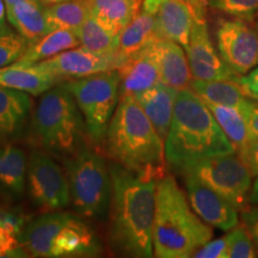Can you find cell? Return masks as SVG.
<instances>
[{
    "label": "cell",
    "instance_id": "cell-1",
    "mask_svg": "<svg viewBox=\"0 0 258 258\" xmlns=\"http://www.w3.org/2000/svg\"><path fill=\"white\" fill-rule=\"evenodd\" d=\"M111 176L110 239L131 257H152L156 179L145 178L121 164L109 165Z\"/></svg>",
    "mask_w": 258,
    "mask_h": 258
},
{
    "label": "cell",
    "instance_id": "cell-2",
    "mask_svg": "<svg viewBox=\"0 0 258 258\" xmlns=\"http://www.w3.org/2000/svg\"><path fill=\"white\" fill-rule=\"evenodd\" d=\"M234 152L206 102L191 88L180 90L165 140L166 163L183 173L203 159Z\"/></svg>",
    "mask_w": 258,
    "mask_h": 258
},
{
    "label": "cell",
    "instance_id": "cell-3",
    "mask_svg": "<svg viewBox=\"0 0 258 258\" xmlns=\"http://www.w3.org/2000/svg\"><path fill=\"white\" fill-rule=\"evenodd\" d=\"M104 141L110 158L125 169L156 180L166 176L165 141L134 96L120 97Z\"/></svg>",
    "mask_w": 258,
    "mask_h": 258
},
{
    "label": "cell",
    "instance_id": "cell-4",
    "mask_svg": "<svg viewBox=\"0 0 258 258\" xmlns=\"http://www.w3.org/2000/svg\"><path fill=\"white\" fill-rule=\"evenodd\" d=\"M212 238V226L196 214L176 179L166 175L158 180L153 219L154 256L194 257Z\"/></svg>",
    "mask_w": 258,
    "mask_h": 258
},
{
    "label": "cell",
    "instance_id": "cell-5",
    "mask_svg": "<svg viewBox=\"0 0 258 258\" xmlns=\"http://www.w3.org/2000/svg\"><path fill=\"white\" fill-rule=\"evenodd\" d=\"M21 244L32 257H92L101 252L90 226L69 212H44L24 225Z\"/></svg>",
    "mask_w": 258,
    "mask_h": 258
},
{
    "label": "cell",
    "instance_id": "cell-6",
    "mask_svg": "<svg viewBox=\"0 0 258 258\" xmlns=\"http://www.w3.org/2000/svg\"><path fill=\"white\" fill-rule=\"evenodd\" d=\"M31 141L49 154L66 158L84 145V116L70 90L55 85L43 93L30 124Z\"/></svg>",
    "mask_w": 258,
    "mask_h": 258
},
{
    "label": "cell",
    "instance_id": "cell-7",
    "mask_svg": "<svg viewBox=\"0 0 258 258\" xmlns=\"http://www.w3.org/2000/svg\"><path fill=\"white\" fill-rule=\"evenodd\" d=\"M71 205L80 217L103 219L111 203L110 169L102 154L83 145L64 158Z\"/></svg>",
    "mask_w": 258,
    "mask_h": 258
},
{
    "label": "cell",
    "instance_id": "cell-8",
    "mask_svg": "<svg viewBox=\"0 0 258 258\" xmlns=\"http://www.w3.org/2000/svg\"><path fill=\"white\" fill-rule=\"evenodd\" d=\"M72 93L85 121L92 143L102 144L121 97L117 70H109L63 84Z\"/></svg>",
    "mask_w": 258,
    "mask_h": 258
},
{
    "label": "cell",
    "instance_id": "cell-9",
    "mask_svg": "<svg viewBox=\"0 0 258 258\" xmlns=\"http://www.w3.org/2000/svg\"><path fill=\"white\" fill-rule=\"evenodd\" d=\"M241 212L251 206L252 175L237 152L203 159L184 171Z\"/></svg>",
    "mask_w": 258,
    "mask_h": 258
},
{
    "label": "cell",
    "instance_id": "cell-10",
    "mask_svg": "<svg viewBox=\"0 0 258 258\" xmlns=\"http://www.w3.org/2000/svg\"><path fill=\"white\" fill-rule=\"evenodd\" d=\"M27 186L32 205L41 211H59L71 205L67 173L46 151L36 148L29 157Z\"/></svg>",
    "mask_w": 258,
    "mask_h": 258
},
{
    "label": "cell",
    "instance_id": "cell-11",
    "mask_svg": "<svg viewBox=\"0 0 258 258\" xmlns=\"http://www.w3.org/2000/svg\"><path fill=\"white\" fill-rule=\"evenodd\" d=\"M221 59L237 74H245L258 66V31L250 21L222 19L217 32Z\"/></svg>",
    "mask_w": 258,
    "mask_h": 258
},
{
    "label": "cell",
    "instance_id": "cell-12",
    "mask_svg": "<svg viewBox=\"0 0 258 258\" xmlns=\"http://www.w3.org/2000/svg\"><path fill=\"white\" fill-rule=\"evenodd\" d=\"M185 50L192 79L240 80L239 74L234 73L218 55L209 38L206 21H195Z\"/></svg>",
    "mask_w": 258,
    "mask_h": 258
},
{
    "label": "cell",
    "instance_id": "cell-13",
    "mask_svg": "<svg viewBox=\"0 0 258 258\" xmlns=\"http://www.w3.org/2000/svg\"><path fill=\"white\" fill-rule=\"evenodd\" d=\"M184 176L190 205L203 221L222 231H230L239 224V211L227 200L191 175Z\"/></svg>",
    "mask_w": 258,
    "mask_h": 258
},
{
    "label": "cell",
    "instance_id": "cell-14",
    "mask_svg": "<svg viewBox=\"0 0 258 258\" xmlns=\"http://www.w3.org/2000/svg\"><path fill=\"white\" fill-rule=\"evenodd\" d=\"M61 80L78 79L109 70H116V62L108 57L97 55L85 47L64 50L50 59L34 64Z\"/></svg>",
    "mask_w": 258,
    "mask_h": 258
},
{
    "label": "cell",
    "instance_id": "cell-15",
    "mask_svg": "<svg viewBox=\"0 0 258 258\" xmlns=\"http://www.w3.org/2000/svg\"><path fill=\"white\" fill-rule=\"evenodd\" d=\"M195 21V11L184 0H165L156 12V34L186 48Z\"/></svg>",
    "mask_w": 258,
    "mask_h": 258
},
{
    "label": "cell",
    "instance_id": "cell-16",
    "mask_svg": "<svg viewBox=\"0 0 258 258\" xmlns=\"http://www.w3.org/2000/svg\"><path fill=\"white\" fill-rule=\"evenodd\" d=\"M31 109L29 93L0 85V146L23 134Z\"/></svg>",
    "mask_w": 258,
    "mask_h": 258
},
{
    "label": "cell",
    "instance_id": "cell-17",
    "mask_svg": "<svg viewBox=\"0 0 258 258\" xmlns=\"http://www.w3.org/2000/svg\"><path fill=\"white\" fill-rule=\"evenodd\" d=\"M151 47L159 67L160 82L179 91L190 88L192 77L188 56L182 46L173 41L157 37Z\"/></svg>",
    "mask_w": 258,
    "mask_h": 258
},
{
    "label": "cell",
    "instance_id": "cell-18",
    "mask_svg": "<svg viewBox=\"0 0 258 258\" xmlns=\"http://www.w3.org/2000/svg\"><path fill=\"white\" fill-rule=\"evenodd\" d=\"M178 93L179 90L160 82L134 95V98L164 141L169 134Z\"/></svg>",
    "mask_w": 258,
    "mask_h": 258
},
{
    "label": "cell",
    "instance_id": "cell-19",
    "mask_svg": "<svg viewBox=\"0 0 258 258\" xmlns=\"http://www.w3.org/2000/svg\"><path fill=\"white\" fill-rule=\"evenodd\" d=\"M117 71L121 78V96H134L160 83L159 67L151 46L122 63Z\"/></svg>",
    "mask_w": 258,
    "mask_h": 258
},
{
    "label": "cell",
    "instance_id": "cell-20",
    "mask_svg": "<svg viewBox=\"0 0 258 258\" xmlns=\"http://www.w3.org/2000/svg\"><path fill=\"white\" fill-rule=\"evenodd\" d=\"M29 159L15 143L0 146V192L12 200L24 195L28 183Z\"/></svg>",
    "mask_w": 258,
    "mask_h": 258
},
{
    "label": "cell",
    "instance_id": "cell-21",
    "mask_svg": "<svg viewBox=\"0 0 258 258\" xmlns=\"http://www.w3.org/2000/svg\"><path fill=\"white\" fill-rule=\"evenodd\" d=\"M9 23L29 44L49 34L51 30L46 15V5L42 2H18L6 6Z\"/></svg>",
    "mask_w": 258,
    "mask_h": 258
},
{
    "label": "cell",
    "instance_id": "cell-22",
    "mask_svg": "<svg viewBox=\"0 0 258 258\" xmlns=\"http://www.w3.org/2000/svg\"><path fill=\"white\" fill-rule=\"evenodd\" d=\"M157 37L156 15L143 10L120 35L116 54V70L131 57L150 47Z\"/></svg>",
    "mask_w": 258,
    "mask_h": 258
},
{
    "label": "cell",
    "instance_id": "cell-23",
    "mask_svg": "<svg viewBox=\"0 0 258 258\" xmlns=\"http://www.w3.org/2000/svg\"><path fill=\"white\" fill-rule=\"evenodd\" d=\"M60 82H62L60 78L38 70L34 64L22 66L14 62L0 69V85L31 96L43 95Z\"/></svg>",
    "mask_w": 258,
    "mask_h": 258
},
{
    "label": "cell",
    "instance_id": "cell-24",
    "mask_svg": "<svg viewBox=\"0 0 258 258\" xmlns=\"http://www.w3.org/2000/svg\"><path fill=\"white\" fill-rule=\"evenodd\" d=\"M91 15L115 36L137 17L144 0H89Z\"/></svg>",
    "mask_w": 258,
    "mask_h": 258
},
{
    "label": "cell",
    "instance_id": "cell-25",
    "mask_svg": "<svg viewBox=\"0 0 258 258\" xmlns=\"http://www.w3.org/2000/svg\"><path fill=\"white\" fill-rule=\"evenodd\" d=\"M78 44H80V42L76 32L66 30V29H57V30L50 31L49 34L34 43L29 44L23 55L15 63L22 64V66H31V64L50 59L64 50L76 48Z\"/></svg>",
    "mask_w": 258,
    "mask_h": 258
},
{
    "label": "cell",
    "instance_id": "cell-26",
    "mask_svg": "<svg viewBox=\"0 0 258 258\" xmlns=\"http://www.w3.org/2000/svg\"><path fill=\"white\" fill-rule=\"evenodd\" d=\"M190 88L205 102L233 106L239 110L251 99L246 96L240 83L235 80L191 79Z\"/></svg>",
    "mask_w": 258,
    "mask_h": 258
},
{
    "label": "cell",
    "instance_id": "cell-27",
    "mask_svg": "<svg viewBox=\"0 0 258 258\" xmlns=\"http://www.w3.org/2000/svg\"><path fill=\"white\" fill-rule=\"evenodd\" d=\"M80 44L92 53L116 62L120 36H115L91 15L76 31Z\"/></svg>",
    "mask_w": 258,
    "mask_h": 258
},
{
    "label": "cell",
    "instance_id": "cell-28",
    "mask_svg": "<svg viewBox=\"0 0 258 258\" xmlns=\"http://www.w3.org/2000/svg\"><path fill=\"white\" fill-rule=\"evenodd\" d=\"M47 19L51 30L66 29L76 32L91 16L89 0H69L46 6Z\"/></svg>",
    "mask_w": 258,
    "mask_h": 258
},
{
    "label": "cell",
    "instance_id": "cell-29",
    "mask_svg": "<svg viewBox=\"0 0 258 258\" xmlns=\"http://www.w3.org/2000/svg\"><path fill=\"white\" fill-rule=\"evenodd\" d=\"M206 104L214 115L215 120L220 125L224 133L227 135L230 141L233 144L235 152L243 148L250 141L247 124L243 114L238 108L228 105L214 104L206 102Z\"/></svg>",
    "mask_w": 258,
    "mask_h": 258
},
{
    "label": "cell",
    "instance_id": "cell-30",
    "mask_svg": "<svg viewBox=\"0 0 258 258\" xmlns=\"http://www.w3.org/2000/svg\"><path fill=\"white\" fill-rule=\"evenodd\" d=\"M24 225V218L16 212L4 220H0V257L28 256L21 244Z\"/></svg>",
    "mask_w": 258,
    "mask_h": 258
},
{
    "label": "cell",
    "instance_id": "cell-31",
    "mask_svg": "<svg viewBox=\"0 0 258 258\" xmlns=\"http://www.w3.org/2000/svg\"><path fill=\"white\" fill-rule=\"evenodd\" d=\"M228 241V258H254L258 250L252 238L243 225L238 224L226 234Z\"/></svg>",
    "mask_w": 258,
    "mask_h": 258
},
{
    "label": "cell",
    "instance_id": "cell-32",
    "mask_svg": "<svg viewBox=\"0 0 258 258\" xmlns=\"http://www.w3.org/2000/svg\"><path fill=\"white\" fill-rule=\"evenodd\" d=\"M29 42L16 32L0 35V69L16 62L24 54Z\"/></svg>",
    "mask_w": 258,
    "mask_h": 258
},
{
    "label": "cell",
    "instance_id": "cell-33",
    "mask_svg": "<svg viewBox=\"0 0 258 258\" xmlns=\"http://www.w3.org/2000/svg\"><path fill=\"white\" fill-rule=\"evenodd\" d=\"M212 8L235 18L252 21L258 14V0H208Z\"/></svg>",
    "mask_w": 258,
    "mask_h": 258
},
{
    "label": "cell",
    "instance_id": "cell-34",
    "mask_svg": "<svg viewBox=\"0 0 258 258\" xmlns=\"http://www.w3.org/2000/svg\"><path fill=\"white\" fill-rule=\"evenodd\" d=\"M194 257L196 258H228V241L227 237L209 240L207 244L196 251Z\"/></svg>",
    "mask_w": 258,
    "mask_h": 258
},
{
    "label": "cell",
    "instance_id": "cell-35",
    "mask_svg": "<svg viewBox=\"0 0 258 258\" xmlns=\"http://www.w3.org/2000/svg\"><path fill=\"white\" fill-rule=\"evenodd\" d=\"M245 121L247 124L250 141L258 140V104L256 101L250 99L245 103V105L240 109Z\"/></svg>",
    "mask_w": 258,
    "mask_h": 258
},
{
    "label": "cell",
    "instance_id": "cell-36",
    "mask_svg": "<svg viewBox=\"0 0 258 258\" xmlns=\"http://www.w3.org/2000/svg\"><path fill=\"white\" fill-rule=\"evenodd\" d=\"M241 225L249 232L250 237L252 238L254 245L258 250V207L250 206L246 209L240 212Z\"/></svg>",
    "mask_w": 258,
    "mask_h": 258
},
{
    "label": "cell",
    "instance_id": "cell-37",
    "mask_svg": "<svg viewBox=\"0 0 258 258\" xmlns=\"http://www.w3.org/2000/svg\"><path fill=\"white\" fill-rule=\"evenodd\" d=\"M237 153L249 167L252 177H258V140L249 141Z\"/></svg>",
    "mask_w": 258,
    "mask_h": 258
},
{
    "label": "cell",
    "instance_id": "cell-38",
    "mask_svg": "<svg viewBox=\"0 0 258 258\" xmlns=\"http://www.w3.org/2000/svg\"><path fill=\"white\" fill-rule=\"evenodd\" d=\"M239 83L249 98L258 101V66L251 70L247 74L240 77Z\"/></svg>",
    "mask_w": 258,
    "mask_h": 258
},
{
    "label": "cell",
    "instance_id": "cell-39",
    "mask_svg": "<svg viewBox=\"0 0 258 258\" xmlns=\"http://www.w3.org/2000/svg\"><path fill=\"white\" fill-rule=\"evenodd\" d=\"M8 15H6V5L4 0H0V35L12 32V29L8 24Z\"/></svg>",
    "mask_w": 258,
    "mask_h": 258
},
{
    "label": "cell",
    "instance_id": "cell-40",
    "mask_svg": "<svg viewBox=\"0 0 258 258\" xmlns=\"http://www.w3.org/2000/svg\"><path fill=\"white\" fill-rule=\"evenodd\" d=\"M165 0H144L143 4V10L144 11L151 12V14L156 15V12L159 9V6L163 4Z\"/></svg>",
    "mask_w": 258,
    "mask_h": 258
},
{
    "label": "cell",
    "instance_id": "cell-41",
    "mask_svg": "<svg viewBox=\"0 0 258 258\" xmlns=\"http://www.w3.org/2000/svg\"><path fill=\"white\" fill-rule=\"evenodd\" d=\"M250 201H251V205L257 206L258 207V177H256V180H254L252 189H251Z\"/></svg>",
    "mask_w": 258,
    "mask_h": 258
},
{
    "label": "cell",
    "instance_id": "cell-42",
    "mask_svg": "<svg viewBox=\"0 0 258 258\" xmlns=\"http://www.w3.org/2000/svg\"><path fill=\"white\" fill-rule=\"evenodd\" d=\"M4 2L6 6H10V5L16 4V3L18 2H24V0H4ZM30 2H42V0H30Z\"/></svg>",
    "mask_w": 258,
    "mask_h": 258
},
{
    "label": "cell",
    "instance_id": "cell-43",
    "mask_svg": "<svg viewBox=\"0 0 258 258\" xmlns=\"http://www.w3.org/2000/svg\"><path fill=\"white\" fill-rule=\"evenodd\" d=\"M60 2H69V0H42L44 5H49V4H55V3H60Z\"/></svg>",
    "mask_w": 258,
    "mask_h": 258
},
{
    "label": "cell",
    "instance_id": "cell-44",
    "mask_svg": "<svg viewBox=\"0 0 258 258\" xmlns=\"http://www.w3.org/2000/svg\"><path fill=\"white\" fill-rule=\"evenodd\" d=\"M256 28H257V31H258V16H257V24H256Z\"/></svg>",
    "mask_w": 258,
    "mask_h": 258
},
{
    "label": "cell",
    "instance_id": "cell-45",
    "mask_svg": "<svg viewBox=\"0 0 258 258\" xmlns=\"http://www.w3.org/2000/svg\"><path fill=\"white\" fill-rule=\"evenodd\" d=\"M256 102H257V104H258V101H256Z\"/></svg>",
    "mask_w": 258,
    "mask_h": 258
}]
</instances>
